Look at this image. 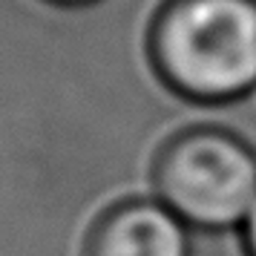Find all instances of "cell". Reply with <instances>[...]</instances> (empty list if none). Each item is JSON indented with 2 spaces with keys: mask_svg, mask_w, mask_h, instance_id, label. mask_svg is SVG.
I'll list each match as a JSON object with an SVG mask.
<instances>
[{
  "mask_svg": "<svg viewBox=\"0 0 256 256\" xmlns=\"http://www.w3.org/2000/svg\"><path fill=\"white\" fill-rule=\"evenodd\" d=\"M152 75L196 106L256 92V0H162L144 38Z\"/></svg>",
  "mask_w": 256,
  "mask_h": 256,
  "instance_id": "obj_1",
  "label": "cell"
},
{
  "mask_svg": "<svg viewBox=\"0 0 256 256\" xmlns=\"http://www.w3.org/2000/svg\"><path fill=\"white\" fill-rule=\"evenodd\" d=\"M150 193L193 233H239L256 204V147L219 124L176 130L152 152Z\"/></svg>",
  "mask_w": 256,
  "mask_h": 256,
  "instance_id": "obj_2",
  "label": "cell"
},
{
  "mask_svg": "<svg viewBox=\"0 0 256 256\" xmlns=\"http://www.w3.org/2000/svg\"><path fill=\"white\" fill-rule=\"evenodd\" d=\"M196 233L152 193L106 204L84 236L81 256H193Z\"/></svg>",
  "mask_w": 256,
  "mask_h": 256,
  "instance_id": "obj_3",
  "label": "cell"
},
{
  "mask_svg": "<svg viewBox=\"0 0 256 256\" xmlns=\"http://www.w3.org/2000/svg\"><path fill=\"white\" fill-rule=\"evenodd\" d=\"M239 248H242V256H256V204L239 228Z\"/></svg>",
  "mask_w": 256,
  "mask_h": 256,
  "instance_id": "obj_4",
  "label": "cell"
},
{
  "mask_svg": "<svg viewBox=\"0 0 256 256\" xmlns=\"http://www.w3.org/2000/svg\"><path fill=\"white\" fill-rule=\"evenodd\" d=\"M49 6H58V9H86V6H95L101 0H44Z\"/></svg>",
  "mask_w": 256,
  "mask_h": 256,
  "instance_id": "obj_5",
  "label": "cell"
}]
</instances>
